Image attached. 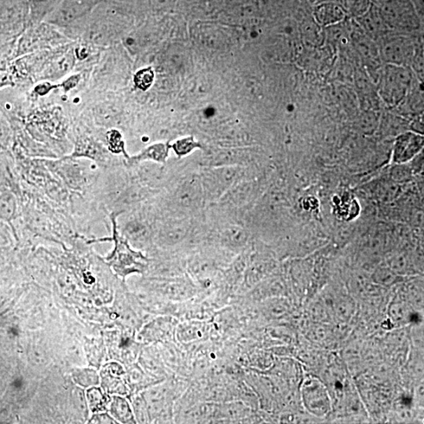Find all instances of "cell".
I'll return each instance as SVG.
<instances>
[{
	"mask_svg": "<svg viewBox=\"0 0 424 424\" xmlns=\"http://www.w3.org/2000/svg\"><path fill=\"white\" fill-rule=\"evenodd\" d=\"M48 169L75 195L87 196L99 174V166L69 156L59 160L44 159Z\"/></svg>",
	"mask_w": 424,
	"mask_h": 424,
	"instance_id": "1",
	"label": "cell"
},
{
	"mask_svg": "<svg viewBox=\"0 0 424 424\" xmlns=\"http://www.w3.org/2000/svg\"><path fill=\"white\" fill-rule=\"evenodd\" d=\"M379 95L389 106L400 105L413 87L414 75L410 68L386 65L379 74Z\"/></svg>",
	"mask_w": 424,
	"mask_h": 424,
	"instance_id": "2",
	"label": "cell"
},
{
	"mask_svg": "<svg viewBox=\"0 0 424 424\" xmlns=\"http://www.w3.org/2000/svg\"><path fill=\"white\" fill-rule=\"evenodd\" d=\"M378 8L390 31L409 33L421 27V19L413 0H386Z\"/></svg>",
	"mask_w": 424,
	"mask_h": 424,
	"instance_id": "3",
	"label": "cell"
},
{
	"mask_svg": "<svg viewBox=\"0 0 424 424\" xmlns=\"http://www.w3.org/2000/svg\"><path fill=\"white\" fill-rule=\"evenodd\" d=\"M389 34L380 41L379 51L381 60L388 65L409 67L415 59L416 48L414 41L400 33Z\"/></svg>",
	"mask_w": 424,
	"mask_h": 424,
	"instance_id": "4",
	"label": "cell"
},
{
	"mask_svg": "<svg viewBox=\"0 0 424 424\" xmlns=\"http://www.w3.org/2000/svg\"><path fill=\"white\" fill-rule=\"evenodd\" d=\"M302 395L307 410L311 414L323 416L331 410L329 392L316 379L307 380L304 383Z\"/></svg>",
	"mask_w": 424,
	"mask_h": 424,
	"instance_id": "5",
	"label": "cell"
},
{
	"mask_svg": "<svg viewBox=\"0 0 424 424\" xmlns=\"http://www.w3.org/2000/svg\"><path fill=\"white\" fill-rule=\"evenodd\" d=\"M94 5V0H62L50 15L49 22L62 27L72 24L88 14Z\"/></svg>",
	"mask_w": 424,
	"mask_h": 424,
	"instance_id": "6",
	"label": "cell"
},
{
	"mask_svg": "<svg viewBox=\"0 0 424 424\" xmlns=\"http://www.w3.org/2000/svg\"><path fill=\"white\" fill-rule=\"evenodd\" d=\"M423 136L414 132H406L398 136L394 147L395 163L403 164L410 162L421 152Z\"/></svg>",
	"mask_w": 424,
	"mask_h": 424,
	"instance_id": "7",
	"label": "cell"
},
{
	"mask_svg": "<svg viewBox=\"0 0 424 424\" xmlns=\"http://www.w3.org/2000/svg\"><path fill=\"white\" fill-rule=\"evenodd\" d=\"M356 22L365 35L374 41H380L384 36L390 33L380 10L374 4L371 3L369 8L364 14L356 17Z\"/></svg>",
	"mask_w": 424,
	"mask_h": 424,
	"instance_id": "8",
	"label": "cell"
},
{
	"mask_svg": "<svg viewBox=\"0 0 424 424\" xmlns=\"http://www.w3.org/2000/svg\"><path fill=\"white\" fill-rule=\"evenodd\" d=\"M73 158H85L99 166H106V152L99 141L93 138L82 136L77 138L72 153L68 155Z\"/></svg>",
	"mask_w": 424,
	"mask_h": 424,
	"instance_id": "9",
	"label": "cell"
},
{
	"mask_svg": "<svg viewBox=\"0 0 424 424\" xmlns=\"http://www.w3.org/2000/svg\"><path fill=\"white\" fill-rule=\"evenodd\" d=\"M316 21L324 27H330L345 20L346 12L342 6L334 3H321L313 12Z\"/></svg>",
	"mask_w": 424,
	"mask_h": 424,
	"instance_id": "10",
	"label": "cell"
},
{
	"mask_svg": "<svg viewBox=\"0 0 424 424\" xmlns=\"http://www.w3.org/2000/svg\"><path fill=\"white\" fill-rule=\"evenodd\" d=\"M17 200L14 190L6 188H0V218L12 223L17 216Z\"/></svg>",
	"mask_w": 424,
	"mask_h": 424,
	"instance_id": "11",
	"label": "cell"
},
{
	"mask_svg": "<svg viewBox=\"0 0 424 424\" xmlns=\"http://www.w3.org/2000/svg\"><path fill=\"white\" fill-rule=\"evenodd\" d=\"M73 55L64 53L59 56L55 57V59L51 62L49 67V75L55 76L63 75L69 71L73 65Z\"/></svg>",
	"mask_w": 424,
	"mask_h": 424,
	"instance_id": "12",
	"label": "cell"
},
{
	"mask_svg": "<svg viewBox=\"0 0 424 424\" xmlns=\"http://www.w3.org/2000/svg\"><path fill=\"white\" fill-rule=\"evenodd\" d=\"M165 155V147L163 145H154L141 152L139 155L132 159V163H139L147 160H162Z\"/></svg>",
	"mask_w": 424,
	"mask_h": 424,
	"instance_id": "13",
	"label": "cell"
},
{
	"mask_svg": "<svg viewBox=\"0 0 424 424\" xmlns=\"http://www.w3.org/2000/svg\"><path fill=\"white\" fill-rule=\"evenodd\" d=\"M344 6L343 8L346 12L351 15L358 17L369 8L371 5L370 0H344Z\"/></svg>",
	"mask_w": 424,
	"mask_h": 424,
	"instance_id": "14",
	"label": "cell"
},
{
	"mask_svg": "<svg viewBox=\"0 0 424 424\" xmlns=\"http://www.w3.org/2000/svg\"><path fill=\"white\" fill-rule=\"evenodd\" d=\"M154 78V73L151 68L141 69L134 75V82L137 87L143 91H146L152 85Z\"/></svg>",
	"mask_w": 424,
	"mask_h": 424,
	"instance_id": "15",
	"label": "cell"
},
{
	"mask_svg": "<svg viewBox=\"0 0 424 424\" xmlns=\"http://www.w3.org/2000/svg\"><path fill=\"white\" fill-rule=\"evenodd\" d=\"M11 131L8 120L0 113V148L6 149L10 146Z\"/></svg>",
	"mask_w": 424,
	"mask_h": 424,
	"instance_id": "16",
	"label": "cell"
},
{
	"mask_svg": "<svg viewBox=\"0 0 424 424\" xmlns=\"http://www.w3.org/2000/svg\"><path fill=\"white\" fill-rule=\"evenodd\" d=\"M385 1H386V0H370L372 4H374L377 6H381Z\"/></svg>",
	"mask_w": 424,
	"mask_h": 424,
	"instance_id": "17",
	"label": "cell"
}]
</instances>
